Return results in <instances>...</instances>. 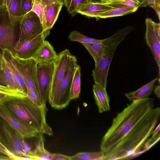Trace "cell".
<instances>
[{
  "mask_svg": "<svg viewBox=\"0 0 160 160\" xmlns=\"http://www.w3.org/2000/svg\"><path fill=\"white\" fill-rule=\"evenodd\" d=\"M113 118L103 136L100 150L105 160L125 159L145 151L144 145L158 124L160 108L147 97L134 101Z\"/></svg>",
  "mask_w": 160,
  "mask_h": 160,
  "instance_id": "6da1fadb",
  "label": "cell"
},
{
  "mask_svg": "<svg viewBox=\"0 0 160 160\" xmlns=\"http://www.w3.org/2000/svg\"><path fill=\"white\" fill-rule=\"evenodd\" d=\"M20 121L37 130L39 133L53 135L51 128L47 123L46 105L40 107L28 97L7 96L0 100Z\"/></svg>",
  "mask_w": 160,
  "mask_h": 160,
  "instance_id": "7a4b0ae2",
  "label": "cell"
},
{
  "mask_svg": "<svg viewBox=\"0 0 160 160\" xmlns=\"http://www.w3.org/2000/svg\"><path fill=\"white\" fill-rule=\"evenodd\" d=\"M80 65L76 58L72 55L70 58L65 75L52 97L48 101L52 108L60 110L66 108L71 98V88L75 72Z\"/></svg>",
  "mask_w": 160,
  "mask_h": 160,
  "instance_id": "3957f363",
  "label": "cell"
},
{
  "mask_svg": "<svg viewBox=\"0 0 160 160\" xmlns=\"http://www.w3.org/2000/svg\"><path fill=\"white\" fill-rule=\"evenodd\" d=\"M54 66V61L50 63H37L36 85L38 94L42 102L48 101L50 83Z\"/></svg>",
  "mask_w": 160,
  "mask_h": 160,
  "instance_id": "277c9868",
  "label": "cell"
},
{
  "mask_svg": "<svg viewBox=\"0 0 160 160\" xmlns=\"http://www.w3.org/2000/svg\"><path fill=\"white\" fill-rule=\"evenodd\" d=\"M19 23V37L17 42L32 39L44 32L39 18L32 11L24 15Z\"/></svg>",
  "mask_w": 160,
  "mask_h": 160,
  "instance_id": "5b68a950",
  "label": "cell"
},
{
  "mask_svg": "<svg viewBox=\"0 0 160 160\" xmlns=\"http://www.w3.org/2000/svg\"><path fill=\"white\" fill-rule=\"evenodd\" d=\"M22 137L0 117V142L12 154L21 160L23 154L21 143Z\"/></svg>",
  "mask_w": 160,
  "mask_h": 160,
  "instance_id": "8992f818",
  "label": "cell"
},
{
  "mask_svg": "<svg viewBox=\"0 0 160 160\" xmlns=\"http://www.w3.org/2000/svg\"><path fill=\"white\" fill-rule=\"evenodd\" d=\"M50 31L43 32L36 37L22 42H17L11 51L13 56L21 60L32 58L42 44Z\"/></svg>",
  "mask_w": 160,
  "mask_h": 160,
  "instance_id": "52a82bcc",
  "label": "cell"
},
{
  "mask_svg": "<svg viewBox=\"0 0 160 160\" xmlns=\"http://www.w3.org/2000/svg\"><path fill=\"white\" fill-rule=\"evenodd\" d=\"M72 55L68 49L58 54L57 57L54 61V66L50 85L48 100L53 96L61 82L64 78Z\"/></svg>",
  "mask_w": 160,
  "mask_h": 160,
  "instance_id": "ba28073f",
  "label": "cell"
},
{
  "mask_svg": "<svg viewBox=\"0 0 160 160\" xmlns=\"http://www.w3.org/2000/svg\"><path fill=\"white\" fill-rule=\"evenodd\" d=\"M0 117L7 122L20 137L24 138L36 137L39 133L35 129L18 119L3 104L0 102Z\"/></svg>",
  "mask_w": 160,
  "mask_h": 160,
  "instance_id": "9c48e42d",
  "label": "cell"
},
{
  "mask_svg": "<svg viewBox=\"0 0 160 160\" xmlns=\"http://www.w3.org/2000/svg\"><path fill=\"white\" fill-rule=\"evenodd\" d=\"M15 26L9 20L7 12L0 11V51L8 49L12 50L15 44Z\"/></svg>",
  "mask_w": 160,
  "mask_h": 160,
  "instance_id": "30bf717a",
  "label": "cell"
},
{
  "mask_svg": "<svg viewBox=\"0 0 160 160\" xmlns=\"http://www.w3.org/2000/svg\"><path fill=\"white\" fill-rule=\"evenodd\" d=\"M14 57L16 66L23 77L27 89L33 90L37 92L35 80L37 62L32 58L21 60Z\"/></svg>",
  "mask_w": 160,
  "mask_h": 160,
  "instance_id": "8fae6325",
  "label": "cell"
},
{
  "mask_svg": "<svg viewBox=\"0 0 160 160\" xmlns=\"http://www.w3.org/2000/svg\"><path fill=\"white\" fill-rule=\"evenodd\" d=\"M2 53L12 74L15 91L27 96L25 82L21 72L16 66L11 50L8 49H4L2 50Z\"/></svg>",
  "mask_w": 160,
  "mask_h": 160,
  "instance_id": "7c38bea8",
  "label": "cell"
},
{
  "mask_svg": "<svg viewBox=\"0 0 160 160\" xmlns=\"http://www.w3.org/2000/svg\"><path fill=\"white\" fill-rule=\"evenodd\" d=\"M153 21L149 18L145 19L146 31L145 38L147 45L150 48L153 54L159 69V78L160 70V41L158 40L154 30Z\"/></svg>",
  "mask_w": 160,
  "mask_h": 160,
  "instance_id": "4fadbf2b",
  "label": "cell"
},
{
  "mask_svg": "<svg viewBox=\"0 0 160 160\" xmlns=\"http://www.w3.org/2000/svg\"><path fill=\"white\" fill-rule=\"evenodd\" d=\"M62 4L53 3L45 5L42 20L43 31H50L56 21Z\"/></svg>",
  "mask_w": 160,
  "mask_h": 160,
  "instance_id": "5bb4252c",
  "label": "cell"
},
{
  "mask_svg": "<svg viewBox=\"0 0 160 160\" xmlns=\"http://www.w3.org/2000/svg\"><path fill=\"white\" fill-rule=\"evenodd\" d=\"M92 91L99 112L101 113L110 111V100L106 88L99 84L94 83L93 85Z\"/></svg>",
  "mask_w": 160,
  "mask_h": 160,
  "instance_id": "9a60e30c",
  "label": "cell"
},
{
  "mask_svg": "<svg viewBox=\"0 0 160 160\" xmlns=\"http://www.w3.org/2000/svg\"><path fill=\"white\" fill-rule=\"evenodd\" d=\"M57 56L52 45L45 40L32 58L37 63H50L54 61Z\"/></svg>",
  "mask_w": 160,
  "mask_h": 160,
  "instance_id": "2e32d148",
  "label": "cell"
},
{
  "mask_svg": "<svg viewBox=\"0 0 160 160\" xmlns=\"http://www.w3.org/2000/svg\"><path fill=\"white\" fill-rule=\"evenodd\" d=\"M111 8L103 3L87 2L81 7L77 12L88 17L98 18L100 14Z\"/></svg>",
  "mask_w": 160,
  "mask_h": 160,
  "instance_id": "e0dca14e",
  "label": "cell"
},
{
  "mask_svg": "<svg viewBox=\"0 0 160 160\" xmlns=\"http://www.w3.org/2000/svg\"><path fill=\"white\" fill-rule=\"evenodd\" d=\"M158 78H157L135 91L125 93V96L130 101L148 97L153 91L154 84Z\"/></svg>",
  "mask_w": 160,
  "mask_h": 160,
  "instance_id": "ac0fdd59",
  "label": "cell"
},
{
  "mask_svg": "<svg viewBox=\"0 0 160 160\" xmlns=\"http://www.w3.org/2000/svg\"><path fill=\"white\" fill-rule=\"evenodd\" d=\"M36 137L37 141L33 151L35 160H52V153L48 151L44 148L43 134L39 133Z\"/></svg>",
  "mask_w": 160,
  "mask_h": 160,
  "instance_id": "d6986e66",
  "label": "cell"
},
{
  "mask_svg": "<svg viewBox=\"0 0 160 160\" xmlns=\"http://www.w3.org/2000/svg\"><path fill=\"white\" fill-rule=\"evenodd\" d=\"M21 0H12L8 13L9 20L10 23L16 26L22 17Z\"/></svg>",
  "mask_w": 160,
  "mask_h": 160,
  "instance_id": "ffe728a7",
  "label": "cell"
},
{
  "mask_svg": "<svg viewBox=\"0 0 160 160\" xmlns=\"http://www.w3.org/2000/svg\"><path fill=\"white\" fill-rule=\"evenodd\" d=\"M81 44L91 55L94 61L95 64L98 63L102 57L104 53V46L102 42H83Z\"/></svg>",
  "mask_w": 160,
  "mask_h": 160,
  "instance_id": "44dd1931",
  "label": "cell"
},
{
  "mask_svg": "<svg viewBox=\"0 0 160 160\" xmlns=\"http://www.w3.org/2000/svg\"><path fill=\"white\" fill-rule=\"evenodd\" d=\"M138 8H111L100 14L98 18H105L120 16L135 12Z\"/></svg>",
  "mask_w": 160,
  "mask_h": 160,
  "instance_id": "7402d4cb",
  "label": "cell"
},
{
  "mask_svg": "<svg viewBox=\"0 0 160 160\" xmlns=\"http://www.w3.org/2000/svg\"><path fill=\"white\" fill-rule=\"evenodd\" d=\"M81 68L79 66L75 72L71 88L72 100L78 98L81 92Z\"/></svg>",
  "mask_w": 160,
  "mask_h": 160,
  "instance_id": "603a6c76",
  "label": "cell"
},
{
  "mask_svg": "<svg viewBox=\"0 0 160 160\" xmlns=\"http://www.w3.org/2000/svg\"><path fill=\"white\" fill-rule=\"evenodd\" d=\"M71 160H105V156L101 151L94 152H80L71 156Z\"/></svg>",
  "mask_w": 160,
  "mask_h": 160,
  "instance_id": "cb8c5ba5",
  "label": "cell"
},
{
  "mask_svg": "<svg viewBox=\"0 0 160 160\" xmlns=\"http://www.w3.org/2000/svg\"><path fill=\"white\" fill-rule=\"evenodd\" d=\"M111 8H139L141 4L138 0H118L103 3Z\"/></svg>",
  "mask_w": 160,
  "mask_h": 160,
  "instance_id": "d4e9b609",
  "label": "cell"
},
{
  "mask_svg": "<svg viewBox=\"0 0 160 160\" xmlns=\"http://www.w3.org/2000/svg\"><path fill=\"white\" fill-rule=\"evenodd\" d=\"M70 41L83 42H101L102 40L97 39L88 37L80 32L74 30L72 31L68 36Z\"/></svg>",
  "mask_w": 160,
  "mask_h": 160,
  "instance_id": "484cf974",
  "label": "cell"
},
{
  "mask_svg": "<svg viewBox=\"0 0 160 160\" xmlns=\"http://www.w3.org/2000/svg\"><path fill=\"white\" fill-rule=\"evenodd\" d=\"M2 69L8 83V86L10 88L15 91L12 74L2 54Z\"/></svg>",
  "mask_w": 160,
  "mask_h": 160,
  "instance_id": "4316f807",
  "label": "cell"
},
{
  "mask_svg": "<svg viewBox=\"0 0 160 160\" xmlns=\"http://www.w3.org/2000/svg\"><path fill=\"white\" fill-rule=\"evenodd\" d=\"M87 2L88 0H71L67 10L72 16H74L78 13L77 12L81 7Z\"/></svg>",
  "mask_w": 160,
  "mask_h": 160,
  "instance_id": "83f0119b",
  "label": "cell"
},
{
  "mask_svg": "<svg viewBox=\"0 0 160 160\" xmlns=\"http://www.w3.org/2000/svg\"><path fill=\"white\" fill-rule=\"evenodd\" d=\"M0 160H20V158L12 154L0 142Z\"/></svg>",
  "mask_w": 160,
  "mask_h": 160,
  "instance_id": "f1b7e54d",
  "label": "cell"
},
{
  "mask_svg": "<svg viewBox=\"0 0 160 160\" xmlns=\"http://www.w3.org/2000/svg\"><path fill=\"white\" fill-rule=\"evenodd\" d=\"M0 93L4 94L7 96L15 97H24L27 95L18 92L9 88L8 86L0 85Z\"/></svg>",
  "mask_w": 160,
  "mask_h": 160,
  "instance_id": "f546056e",
  "label": "cell"
},
{
  "mask_svg": "<svg viewBox=\"0 0 160 160\" xmlns=\"http://www.w3.org/2000/svg\"><path fill=\"white\" fill-rule=\"evenodd\" d=\"M45 5V4L43 2H38L34 1L31 10L32 11L35 13L39 17L41 22H42Z\"/></svg>",
  "mask_w": 160,
  "mask_h": 160,
  "instance_id": "4dcf8cb0",
  "label": "cell"
},
{
  "mask_svg": "<svg viewBox=\"0 0 160 160\" xmlns=\"http://www.w3.org/2000/svg\"><path fill=\"white\" fill-rule=\"evenodd\" d=\"M27 96L36 105L38 106L41 107L44 105L41 102L38 94V92L33 90L27 89Z\"/></svg>",
  "mask_w": 160,
  "mask_h": 160,
  "instance_id": "1f68e13d",
  "label": "cell"
},
{
  "mask_svg": "<svg viewBox=\"0 0 160 160\" xmlns=\"http://www.w3.org/2000/svg\"><path fill=\"white\" fill-rule=\"evenodd\" d=\"M33 0H21V7L23 15L31 11Z\"/></svg>",
  "mask_w": 160,
  "mask_h": 160,
  "instance_id": "d6a6232c",
  "label": "cell"
},
{
  "mask_svg": "<svg viewBox=\"0 0 160 160\" xmlns=\"http://www.w3.org/2000/svg\"><path fill=\"white\" fill-rule=\"evenodd\" d=\"M140 3V7L150 6L152 8L160 4V0H138Z\"/></svg>",
  "mask_w": 160,
  "mask_h": 160,
  "instance_id": "836d02e7",
  "label": "cell"
},
{
  "mask_svg": "<svg viewBox=\"0 0 160 160\" xmlns=\"http://www.w3.org/2000/svg\"><path fill=\"white\" fill-rule=\"evenodd\" d=\"M52 160H71V158L61 154L52 153Z\"/></svg>",
  "mask_w": 160,
  "mask_h": 160,
  "instance_id": "e575fe53",
  "label": "cell"
},
{
  "mask_svg": "<svg viewBox=\"0 0 160 160\" xmlns=\"http://www.w3.org/2000/svg\"><path fill=\"white\" fill-rule=\"evenodd\" d=\"M154 29L158 40L160 41V23L153 21Z\"/></svg>",
  "mask_w": 160,
  "mask_h": 160,
  "instance_id": "d590c367",
  "label": "cell"
},
{
  "mask_svg": "<svg viewBox=\"0 0 160 160\" xmlns=\"http://www.w3.org/2000/svg\"><path fill=\"white\" fill-rule=\"evenodd\" d=\"M43 2L45 5H49L53 3L62 4L65 6V0H43Z\"/></svg>",
  "mask_w": 160,
  "mask_h": 160,
  "instance_id": "8d00e7d4",
  "label": "cell"
},
{
  "mask_svg": "<svg viewBox=\"0 0 160 160\" xmlns=\"http://www.w3.org/2000/svg\"><path fill=\"white\" fill-rule=\"evenodd\" d=\"M0 85L8 86V83L2 70H0Z\"/></svg>",
  "mask_w": 160,
  "mask_h": 160,
  "instance_id": "74e56055",
  "label": "cell"
},
{
  "mask_svg": "<svg viewBox=\"0 0 160 160\" xmlns=\"http://www.w3.org/2000/svg\"><path fill=\"white\" fill-rule=\"evenodd\" d=\"M12 0H4V6L5 10L8 13L10 5Z\"/></svg>",
  "mask_w": 160,
  "mask_h": 160,
  "instance_id": "f35d334b",
  "label": "cell"
},
{
  "mask_svg": "<svg viewBox=\"0 0 160 160\" xmlns=\"http://www.w3.org/2000/svg\"><path fill=\"white\" fill-rule=\"evenodd\" d=\"M153 91L154 93L156 96L157 97L159 98L160 97V85L159 83L158 85L154 86Z\"/></svg>",
  "mask_w": 160,
  "mask_h": 160,
  "instance_id": "ab89813d",
  "label": "cell"
},
{
  "mask_svg": "<svg viewBox=\"0 0 160 160\" xmlns=\"http://www.w3.org/2000/svg\"><path fill=\"white\" fill-rule=\"evenodd\" d=\"M88 2L102 3L101 0H88Z\"/></svg>",
  "mask_w": 160,
  "mask_h": 160,
  "instance_id": "60d3db41",
  "label": "cell"
},
{
  "mask_svg": "<svg viewBox=\"0 0 160 160\" xmlns=\"http://www.w3.org/2000/svg\"><path fill=\"white\" fill-rule=\"evenodd\" d=\"M71 1V0H65V6L67 9L68 8Z\"/></svg>",
  "mask_w": 160,
  "mask_h": 160,
  "instance_id": "b9f144b4",
  "label": "cell"
},
{
  "mask_svg": "<svg viewBox=\"0 0 160 160\" xmlns=\"http://www.w3.org/2000/svg\"><path fill=\"white\" fill-rule=\"evenodd\" d=\"M2 52L0 51V70H2Z\"/></svg>",
  "mask_w": 160,
  "mask_h": 160,
  "instance_id": "7bdbcfd3",
  "label": "cell"
},
{
  "mask_svg": "<svg viewBox=\"0 0 160 160\" xmlns=\"http://www.w3.org/2000/svg\"><path fill=\"white\" fill-rule=\"evenodd\" d=\"M7 96L4 94L0 93V100Z\"/></svg>",
  "mask_w": 160,
  "mask_h": 160,
  "instance_id": "ee69618b",
  "label": "cell"
},
{
  "mask_svg": "<svg viewBox=\"0 0 160 160\" xmlns=\"http://www.w3.org/2000/svg\"><path fill=\"white\" fill-rule=\"evenodd\" d=\"M102 3H107L110 2H111V0H101Z\"/></svg>",
  "mask_w": 160,
  "mask_h": 160,
  "instance_id": "f6af8a7d",
  "label": "cell"
},
{
  "mask_svg": "<svg viewBox=\"0 0 160 160\" xmlns=\"http://www.w3.org/2000/svg\"><path fill=\"white\" fill-rule=\"evenodd\" d=\"M33 1H37L38 2H43V0H33Z\"/></svg>",
  "mask_w": 160,
  "mask_h": 160,
  "instance_id": "bcb514c9",
  "label": "cell"
},
{
  "mask_svg": "<svg viewBox=\"0 0 160 160\" xmlns=\"http://www.w3.org/2000/svg\"><path fill=\"white\" fill-rule=\"evenodd\" d=\"M116 0H111V1H116Z\"/></svg>",
  "mask_w": 160,
  "mask_h": 160,
  "instance_id": "7dc6e473",
  "label": "cell"
}]
</instances>
